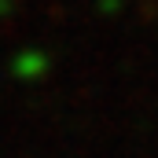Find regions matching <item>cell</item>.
<instances>
[{"instance_id":"1","label":"cell","mask_w":158,"mask_h":158,"mask_svg":"<svg viewBox=\"0 0 158 158\" xmlns=\"http://www.w3.org/2000/svg\"><path fill=\"white\" fill-rule=\"evenodd\" d=\"M44 70H48V55L37 52V48H26V52H19V55L11 59V74H15V77H22V81L40 77Z\"/></svg>"}]
</instances>
